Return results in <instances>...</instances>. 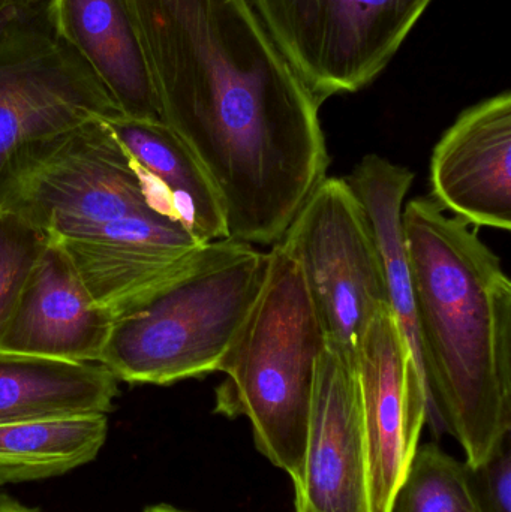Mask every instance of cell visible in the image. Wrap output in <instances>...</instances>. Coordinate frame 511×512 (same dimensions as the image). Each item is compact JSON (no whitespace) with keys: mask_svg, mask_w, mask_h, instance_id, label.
<instances>
[{"mask_svg":"<svg viewBox=\"0 0 511 512\" xmlns=\"http://www.w3.org/2000/svg\"><path fill=\"white\" fill-rule=\"evenodd\" d=\"M159 114L206 171L227 239L273 246L326 179L321 102L252 0H131Z\"/></svg>","mask_w":511,"mask_h":512,"instance_id":"obj_1","label":"cell"},{"mask_svg":"<svg viewBox=\"0 0 511 512\" xmlns=\"http://www.w3.org/2000/svg\"><path fill=\"white\" fill-rule=\"evenodd\" d=\"M113 318L93 300L65 249L51 239L0 337L3 354L101 363Z\"/></svg>","mask_w":511,"mask_h":512,"instance_id":"obj_12","label":"cell"},{"mask_svg":"<svg viewBox=\"0 0 511 512\" xmlns=\"http://www.w3.org/2000/svg\"><path fill=\"white\" fill-rule=\"evenodd\" d=\"M119 114L57 35L50 0H0V177L32 144Z\"/></svg>","mask_w":511,"mask_h":512,"instance_id":"obj_6","label":"cell"},{"mask_svg":"<svg viewBox=\"0 0 511 512\" xmlns=\"http://www.w3.org/2000/svg\"><path fill=\"white\" fill-rule=\"evenodd\" d=\"M144 512H186L182 510H177V508L170 507V505H155V507L147 508Z\"/></svg>","mask_w":511,"mask_h":512,"instance_id":"obj_22","label":"cell"},{"mask_svg":"<svg viewBox=\"0 0 511 512\" xmlns=\"http://www.w3.org/2000/svg\"><path fill=\"white\" fill-rule=\"evenodd\" d=\"M119 379L101 363L0 352V424L113 409Z\"/></svg>","mask_w":511,"mask_h":512,"instance_id":"obj_16","label":"cell"},{"mask_svg":"<svg viewBox=\"0 0 511 512\" xmlns=\"http://www.w3.org/2000/svg\"><path fill=\"white\" fill-rule=\"evenodd\" d=\"M296 512H371L356 366L324 346L318 358Z\"/></svg>","mask_w":511,"mask_h":512,"instance_id":"obj_10","label":"cell"},{"mask_svg":"<svg viewBox=\"0 0 511 512\" xmlns=\"http://www.w3.org/2000/svg\"><path fill=\"white\" fill-rule=\"evenodd\" d=\"M0 512H39L35 508L26 507L9 496L0 495Z\"/></svg>","mask_w":511,"mask_h":512,"instance_id":"obj_21","label":"cell"},{"mask_svg":"<svg viewBox=\"0 0 511 512\" xmlns=\"http://www.w3.org/2000/svg\"><path fill=\"white\" fill-rule=\"evenodd\" d=\"M326 346L299 262L282 240L269 251L263 288L219 372L216 414L251 421L255 445L302 477L318 358Z\"/></svg>","mask_w":511,"mask_h":512,"instance_id":"obj_4","label":"cell"},{"mask_svg":"<svg viewBox=\"0 0 511 512\" xmlns=\"http://www.w3.org/2000/svg\"><path fill=\"white\" fill-rule=\"evenodd\" d=\"M107 436L105 414L0 424V484L68 474L96 459Z\"/></svg>","mask_w":511,"mask_h":512,"instance_id":"obj_17","label":"cell"},{"mask_svg":"<svg viewBox=\"0 0 511 512\" xmlns=\"http://www.w3.org/2000/svg\"><path fill=\"white\" fill-rule=\"evenodd\" d=\"M465 465L479 511L511 512V436L483 462Z\"/></svg>","mask_w":511,"mask_h":512,"instance_id":"obj_20","label":"cell"},{"mask_svg":"<svg viewBox=\"0 0 511 512\" xmlns=\"http://www.w3.org/2000/svg\"><path fill=\"white\" fill-rule=\"evenodd\" d=\"M50 237L11 210L0 209V337Z\"/></svg>","mask_w":511,"mask_h":512,"instance_id":"obj_19","label":"cell"},{"mask_svg":"<svg viewBox=\"0 0 511 512\" xmlns=\"http://www.w3.org/2000/svg\"><path fill=\"white\" fill-rule=\"evenodd\" d=\"M275 44L323 104L392 62L434 0H252Z\"/></svg>","mask_w":511,"mask_h":512,"instance_id":"obj_8","label":"cell"},{"mask_svg":"<svg viewBox=\"0 0 511 512\" xmlns=\"http://www.w3.org/2000/svg\"><path fill=\"white\" fill-rule=\"evenodd\" d=\"M54 27L129 119L161 120L131 0H50Z\"/></svg>","mask_w":511,"mask_h":512,"instance_id":"obj_14","label":"cell"},{"mask_svg":"<svg viewBox=\"0 0 511 512\" xmlns=\"http://www.w3.org/2000/svg\"><path fill=\"white\" fill-rule=\"evenodd\" d=\"M389 512H480L468 483L467 465L437 445L417 448Z\"/></svg>","mask_w":511,"mask_h":512,"instance_id":"obj_18","label":"cell"},{"mask_svg":"<svg viewBox=\"0 0 511 512\" xmlns=\"http://www.w3.org/2000/svg\"><path fill=\"white\" fill-rule=\"evenodd\" d=\"M56 242L113 321L206 245L182 222L159 215L119 219L83 239Z\"/></svg>","mask_w":511,"mask_h":512,"instance_id":"obj_13","label":"cell"},{"mask_svg":"<svg viewBox=\"0 0 511 512\" xmlns=\"http://www.w3.org/2000/svg\"><path fill=\"white\" fill-rule=\"evenodd\" d=\"M123 149L161 192L174 218L203 243L227 239L224 209L204 168L162 120H104Z\"/></svg>","mask_w":511,"mask_h":512,"instance_id":"obj_15","label":"cell"},{"mask_svg":"<svg viewBox=\"0 0 511 512\" xmlns=\"http://www.w3.org/2000/svg\"><path fill=\"white\" fill-rule=\"evenodd\" d=\"M0 209L17 213L54 240L83 239L131 216L176 219L104 120L18 153L0 177Z\"/></svg>","mask_w":511,"mask_h":512,"instance_id":"obj_5","label":"cell"},{"mask_svg":"<svg viewBox=\"0 0 511 512\" xmlns=\"http://www.w3.org/2000/svg\"><path fill=\"white\" fill-rule=\"evenodd\" d=\"M281 240L299 262L326 345L356 366L366 327L389 301L374 234L347 180H321Z\"/></svg>","mask_w":511,"mask_h":512,"instance_id":"obj_7","label":"cell"},{"mask_svg":"<svg viewBox=\"0 0 511 512\" xmlns=\"http://www.w3.org/2000/svg\"><path fill=\"white\" fill-rule=\"evenodd\" d=\"M267 267L269 252L249 243H206L114 318L101 364L129 384L168 385L219 372Z\"/></svg>","mask_w":511,"mask_h":512,"instance_id":"obj_3","label":"cell"},{"mask_svg":"<svg viewBox=\"0 0 511 512\" xmlns=\"http://www.w3.org/2000/svg\"><path fill=\"white\" fill-rule=\"evenodd\" d=\"M431 421L477 465L511 436V282L476 227L432 198L402 212Z\"/></svg>","mask_w":511,"mask_h":512,"instance_id":"obj_2","label":"cell"},{"mask_svg":"<svg viewBox=\"0 0 511 512\" xmlns=\"http://www.w3.org/2000/svg\"><path fill=\"white\" fill-rule=\"evenodd\" d=\"M357 378L368 453L369 507L389 512L420 433L431 420L428 390L389 306L375 313L357 351Z\"/></svg>","mask_w":511,"mask_h":512,"instance_id":"obj_9","label":"cell"},{"mask_svg":"<svg viewBox=\"0 0 511 512\" xmlns=\"http://www.w3.org/2000/svg\"><path fill=\"white\" fill-rule=\"evenodd\" d=\"M432 200L471 227L511 230V93L459 114L435 146Z\"/></svg>","mask_w":511,"mask_h":512,"instance_id":"obj_11","label":"cell"}]
</instances>
